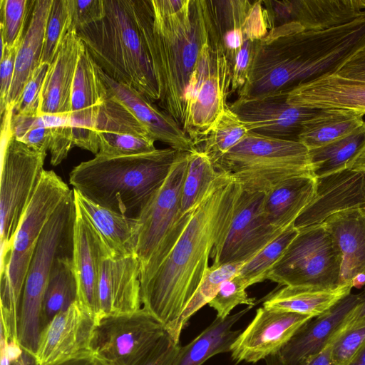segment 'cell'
<instances>
[{"label":"cell","mask_w":365,"mask_h":365,"mask_svg":"<svg viewBox=\"0 0 365 365\" xmlns=\"http://www.w3.org/2000/svg\"><path fill=\"white\" fill-rule=\"evenodd\" d=\"M240 184L220 172L192 210L177 242L150 279L141 287L143 308L180 343L181 316L208 266L212 250L225 237L242 192Z\"/></svg>","instance_id":"6da1fadb"},{"label":"cell","mask_w":365,"mask_h":365,"mask_svg":"<svg viewBox=\"0 0 365 365\" xmlns=\"http://www.w3.org/2000/svg\"><path fill=\"white\" fill-rule=\"evenodd\" d=\"M364 46L365 14L325 30H304L297 22L271 28L257 43L237 98L287 94L302 84L336 73Z\"/></svg>","instance_id":"7a4b0ae2"},{"label":"cell","mask_w":365,"mask_h":365,"mask_svg":"<svg viewBox=\"0 0 365 365\" xmlns=\"http://www.w3.org/2000/svg\"><path fill=\"white\" fill-rule=\"evenodd\" d=\"M160 90L159 105L182 127L185 94L205 36V0H133Z\"/></svg>","instance_id":"3957f363"},{"label":"cell","mask_w":365,"mask_h":365,"mask_svg":"<svg viewBox=\"0 0 365 365\" xmlns=\"http://www.w3.org/2000/svg\"><path fill=\"white\" fill-rule=\"evenodd\" d=\"M178 153L168 148L127 156L96 155L72 169L69 183L95 204L138 219L167 178Z\"/></svg>","instance_id":"277c9868"},{"label":"cell","mask_w":365,"mask_h":365,"mask_svg":"<svg viewBox=\"0 0 365 365\" xmlns=\"http://www.w3.org/2000/svg\"><path fill=\"white\" fill-rule=\"evenodd\" d=\"M99 19L76 29L79 38L109 77L128 85L152 102L160 90L136 21L133 0H103Z\"/></svg>","instance_id":"5b68a950"},{"label":"cell","mask_w":365,"mask_h":365,"mask_svg":"<svg viewBox=\"0 0 365 365\" xmlns=\"http://www.w3.org/2000/svg\"><path fill=\"white\" fill-rule=\"evenodd\" d=\"M73 189L53 170H44L16 230L7 255L1 259V332L18 341L24 285L43 228Z\"/></svg>","instance_id":"8992f818"},{"label":"cell","mask_w":365,"mask_h":365,"mask_svg":"<svg viewBox=\"0 0 365 365\" xmlns=\"http://www.w3.org/2000/svg\"><path fill=\"white\" fill-rule=\"evenodd\" d=\"M214 165L251 192H267L291 178L312 175L308 150L301 143L250 132Z\"/></svg>","instance_id":"52a82bcc"},{"label":"cell","mask_w":365,"mask_h":365,"mask_svg":"<svg viewBox=\"0 0 365 365\" xmlns=\"http://www.w3.org/2000/svg\"><path fill=\"white\" fill-rule=\"evenodd\" d=\"M74 217L73 190L43 228L27 272L17 338L19 345L34 355L41 331L43 298L53 264L58 257L72 255Z\"/></svg>","instance_id":"ba28073f"},{"label":"cell","mask_w":365,"mask_h":365,"mask_svg":"<svg viewBox=\"0 0 365 365\" xmlns=\"http://www.w3.org/2000/svg\"><path fill=\"white\" fill-rule=\"evenodd\" d=\"M188 154L178 153L167 178L138 217L136 255L140 262L141 287L156 272L189 221L191 212H181Z\"/></svg>","instance_id":"9c48e42d"},{"label":"cell","mask_w":365,"mask_h":365,"mask_svg":"<svg viewBox=\"0 0 365 365\" xmlns=\"http://www.w3.org/2000/svg\"><path fill=\"white\" fill-rule=\"evenodd\" d=\"M205 36L185 94L182 128L196 148L228 106L232 68L210 17L206 1Z\"/></svg>","instance_id":"30bf717a"},{"label":"cell","mask_w":365,"mask_h":365,"mask_svg":"<svg viewBox=\"0 0 365 365\" xmlns=\"http://www.w3.org/2000/svg\"><path fill=\"white\" fill-rule=\"evenodd\" d=\"M14 110L1 117L0 237L1 259L12 241L41 180L47 153L36 151L16 140L10 129Z\"/></svg>","instance_id":"8fae6325"},{"label":"cell","mask_w":365,"mask_h":365,"mask_svg":"<svg viewBox=\"0 0 365 365\" xmlns=\"http://www.w3.org/2000/svg\"><path fill=\"white\" fill-rule=\"evenodd\" d=\"M342 257L323 224L299 230L267 275L283 286L323 289L339 286Z\"/></svg>","instance_id":"7c38bea8"},{"label":"cell","mask_w":365,"mask_h":365,"mask_svg":"<svg viewBox=\"0 0 365 365\" xmlns=\"http://www.w3.org/2000/svg\"><path fill=\"white\" fill-rule=\"evenodd\" d=\"M143 307L134 312L96 320L90 351L104 365H138L166 333Z\"/></svg>","instance_id":"4fadbf2b"},{"label":"cell","mask_w":365,"mask_h":365,"mask_svg":"<svg viewBox=\"0 0 365 365\" xmlns=\"http://www.w3.org/2000/svg\"><path fill=\"white\" fill-rule=\"evenodd\" d=\"M264 196L265 192L242 190L227 232L212 250V265L247 262L285 230L277 229L267 221Z\"/></svg>","instance_id":"5bb4252c"},{"label":"cell","mask_w":365,"mask_h":365,"mask_svg":"<svg viewBox=\"0 0 365 365\" xmlns=\"http://www.w3.org/2000/svg\"><path fill=\"white\" fill-rule=\"evenodd\" d=\"M287 94H272L260 98H237L230 108L249 132L281 140L298 141L304 121L321 109L294 106Z\"/></svg>","instance_id":"9a60e30c"},{"label":"cell","mask_w":365,"mask_h":365,"mask_svg":"<svg viewBox=\"0 0 365 365\" xmlns=\"http://www.w3.org/2000/svg\"><path fill=\"white\" fill-rule=\"evenodd\" d=\"M312 319L308 315L259 307L254 319L233 343L230 351L232 360L236 363H256L279 354Z\"/></svg>","instance_id":"2e32d148"},{"label":"cell","mask_w":365,"mask_h":365,"mask_svg":"<svg viewBox=\"0 0 365 365\" xmlns=\"http://www.w3.org/2000/svg\"><path fill=\"white\" fill-rule=\"evenodd\" d=\"M107 96V90L96 63L84 46L78 62L73 83L70 120L73 143L93 153H98L96 132L97 120Z\"/></svg>","instance_id":"e0dca14e"},{"label":"cell","mask_w":365,"mask_h":365,"mask_svg":"<svg viewBox=\"0 0 365 365\" xmlns=\"http://www.w3.org/2000/svg\"><path fill=\"white\" fill-rule=\"evenodd\" d=\"M224 53L232 68L237 54L248 40L259 41L269 31L263 1L205 0Z\"/></svg>","instance_id":"ac0fdd59"},{"label":"cell","mask_w":365,"mask_h":365,"mask_svg":"<svg viewBox=\"0 0 365 365\" xmlns=\"http://www.w3.org/2000/svg\"><path fill=\"white\" fill-rule=\"evenodd\" d=\"M96 315L78 300L56 314L41 330L36 357L39 365H53L91 352Z\"/></svg>","instance_id":"d6986e66"},{"label":"cell","mask_w":365,"mask_h":365,"mask_svg":"<svg viewBox=\"0 0 365 365\" xmlns=\"http://www.w3.org/2000/svg\"><path fill=\"white\" fill-rule=\"evenodd\" d=\"M269 29L289 22L304 30H325L348 24L365 14V0L263 1Z\"/></svg>","instance_id":"ffe728a7"},{"label":"cell","mask_w":365,"mask_h":365,"mask_svg":"<svg viewBox=\"0 0 365 365\" xmlns=\"http://www.w3.org/2000/svg\"><path fill=\"white\" fill-rule=\"evenodd\" d=\"M72 260L77 283V300L96 317L98 284L103 260L109 251L98 232L76 201Z\"/></svg>","instance_id":"44dd1931"},{"label":"cell","mask_w":365,"mask_h":365,"mask_svg":"<svg viewBox=\"0 0 365 365\" xmlns=\"http://www.w3.org/2000/svg\"><path fill=\"white\" fill-rule=\"evenodd\" d=\"M316 179L314 197L296 219L300 230L322 224L337 212L365 207V172L346 169Z\"/></svg>","instance_id":"7402d4cb"},{"label":"cell","mask_w":365,"mask_h":365,"mask_svg":"<svg viewBox=\"0 0 365 365\" xmlns=\"http://www.w3.org/2000/svg\"><path fill=\"white\" fill-rule=\"evenodd\" d=\"M96 132L98 155H134L157 149L155 140L147 129L108 93L97 120Z\"/></svg>","instance_id":"603a6c76"},{"label":"cell","mask_w":365,"mask_h":365,"mask_svg":"<svg viewBox=\"0 0 365 365\" xmlns=\"http://www.w3.org/2000/svg\"><path fill=\"white\" fill-rule=\"evenodd\" d=\"M98 70L108 95L125 108L155 141H160L178 152H191L196 149L192 140L170 115L159 109L134 88L115 81L98 66Z\"/></svg>","instance_id":"cb8c5ba5"},{"label":"cell","mask_w":365,"mask_h":365,"mask_svg":"<svg viewBox=\"0 0 365 365\" xmlns=\"http://www.w3.org/2000/svg\"><path fill=\"white\" fill-rule=\"evenodd\" d=\"M140 267L137 255L106 257L102 264L96 320L140 309Z\"/></svg>","instance_id":"d4e9b609"},{"label":"cell","mask_w":365,"mask_h":365,"mask_svg":"<svg viewBox=\"0 0 365 365\" xmlns=\"http://www.w3.org/2000/svg\"><path fill=\"white\" fill-rule=\"evenodd\" d=\"M322 224L341 254L339 284L362 288L365 286V207L337 212Z\"/></svg>","instance_id":"484cf974"},{"label":"cell","mask_w":365,"mask_h":365,"mask_svg":"<svg viewBox=\"0 0 365 365\" xmlns=\"http://www.w3.org/2000/svg\"><path fill=\"white\" fill-rule=\"evenodd\" d=\"M358 301L359 294L350 293L325 313L308 321L280 350L281 361L284 365H299L324 349Z\"/></svg>","instance_id":"4316f807"},{"label":"cell","mask_w":365,"mask_h":365,"mask_svg":"<svg viewBox=\"0 0 365 365\" xmlns=\"http://www.w3.org/2000/svg\"><path fill=\"white\" fill-rule=\"evenodd\" d=\"M84 45L72 27L49 64L41 93L38 115L70 117L73 83Z\"/></svg>","instance_id":"83f0119b"},{"label":"cell","mask_w":365,"mask_h":365,"mask_svg":"<svg viewBox=\"0 0 365 365\" xmlns=\"http://www.w3.org/2000/svg\"><path fill=\"white\" fill-rule=\"evenodd\" d=\"M287 99L300 107L365 113V82L329 74L296 87L287 93Z\"/></svg>","instance_id":"f1b7e54d"},{"label":"cell","mask_w":365,"mask_h":365,"mask_svg":"<svg viewBox=\"0 0 365 365\" xmlns=\"http://www.w3.org/2000/svg\"><path fill=\"white\" fill-rule=\"evenodd\" d=\"M52 3L53 0L35 1L29 25L18 47L14 78L5 111L14 110L27 80L41 63L45 29Z\"/></svg>","instance_id":"f546056e"},{"label":"cell","mask_w":365,"mask_h":365,"mask_svg":"<svg viewBox=\"0 0 365 365\" xmlns=\"http://www.w3.org/2000/svg\"><path fill=\"white\" fill-rule=\"evenodd\" d=\"M73 190L76 201L98 232L109 251L110 257L136 255L138 219L101 207Z\"/></svg>","instance_id":"4dcf8cb0"},{"label":"cell","mask_w":365,"mask_h":365,"mask_svg":"<svg viewBox=\"0 0 365 365\" xmlns=\"http://www.w3.org/2000/svg\"><path fill=\"white\" fill-rule=\"evenodd\" d=\"M316 179L303 175L287 179L265 192L263 210L267 221L275 228L284 230L312 200Z\"/></svg>","instance_id":"1f68e13d"},{"label":"cell","mask_w":365,"mask_h":365,"mask_svg":"<svg viewBox=\"0 0 365 365\" xmlns=\"http://www.w3.org/2000/svg\"><path fill=\"white\" fill-rule=\"evenodd\" d=\"M351 284L323 289L302 286H284L264 302L269 309L318 317L351 293Z\"/></svg>","instance_id":"d6a6232c"},{"label":"cell","mask_w":365,"mask_h":365,"mask_svg":"<svg viewBox=\"0 0 365 365\" xmlns=\"http://www.w3.org/2000/svg\"><path fill=\"white\" fill-rule=\"evenodd\" d=\"M252 307L215 319L198 336L184 346H180L174 365H202L212 356L230 352L231 347L241 333L233 330V325Z\"/></svg>","instance_id":"836d02e7"},{"label":"cell","mask_w":365,"mask_h":365,"mask_svg":"<svg viewBox=\"0 0 365 365\" xmlns=\"http://www.w3.org/2000/svg\"><path fill=\"white\" fill-rule=\"evenodd\" d=\"M365 113L350 109H321L304 122L298 141L308 150L340 139L362 125Z\"/></svg>","instance_id":"e575fe53"},{"label":"cell","mask_w":365,"mask_h":365,"mask_svg":"<svg viewBox=\"0 0 365 365\" xmlns=\"http://www.w3.org/2000/svg\"><path fill=\"white\" fill-rule=\"evenodd\" d=\"M365 148V122L349 135L324 146L308 150L314 178L349 169L351 161Z\"/></svg>","instance_id":"d590c367"},{"label":"cell","mask_w":365,"mask_h":365,"mask_svg":"<svg viewBox=\"0 0 365 365\" xmlns=\"http://www.w3.org/2000/svg\"><path fill=\"white\" fill-rule=\"evenodd\" d=\"M77 300V283L72 255L58 257L52 267L41 314V330L58 313Z\"/></svg>","instance_id":"8d00e7d4"},{"label":"cell","mask_w":365,"mask_h":365,"mask_svg":"<svg viewBox=\"0 0 365 365\" xmlns=\"http://www.w3.org/2000/svg\"><path fill=\"white\" fill-rule=\"evenodd\" d=\"M220 171L209 157L197 148L189 152L182 189L181 212L187 215L202 201Z\"/></svg>","instance_id":"74e56055"},{"label":"cell","mask_w":365,"mask_h":365,"mask_svg":"<svg viewBox=\"0 0 365 365\" xmlns=\"http://www.w3.org/2000/svg\"><path fill=\"white\" fill-rule=\"evenodd\" d=\"M248 132L228 105L203 138L201 142L203 145L199 150L203 151L214 164L243 139Z\"/></svg>","instance_id":"f35d334b"},{"label":"cell","mask_w":365,"mask_h":365,"mask_svg":"<svg viewBox=\"0 0 365 365\" xmlns=\"http://www.w3.org/2000/svg\"><path fill=\"white\" fill-rule=\"evenodd\" d=\"M298 233L299 230L294 227V224L291 225L245 262L238 274L249 287L267 279L269 271Z\"/></svg>","instance_id":"ab89813d"},{"label":"cell","mask_w":365,"mask_h":365,"mask_svg":"<svg viewBox=\"0 0 365 365\" xmlns=\"http://www.w3.org/2000/svg\"><path fill=\"white\" fill-rule=\"evenodd\" d=\"M246 262L209 267L195 294L184 310L180 327L182 330L190 318L215 297L222 282L237 274Z\"/></svg>","instance_id":"60d3db41"},{"label":"cell","mask_w":365,"mask_h":365,"mask_svg":"<svg viewBox=\"0 0 365 365\" xmlns=\"http://www.w3.org/2000/svg\"><path fill=\"white\" fill-rule=\"evenodd\" d=\"M73 26L71 0H53L46 23L41 63L50 64Z\"/></svg>","instance_id":"b9f144b4"},{"label":"cell","mask_w":365,"mask_h":365,"mask_svg":"<svg viewBox=\"0 0 365 365\" xmlns=\"http://www.w3.org/2000/svg\"><path fill=\"white\" fill-rule=\"evenodd\" d=\"M48 118V115H26L14 111L10 123L11 134L31 148L47 153L53 137Z\"/></svg>","instance_id":"7bdbcfd3"},{"label":"cell","mask_w":365,"mask_h":365,"mask_svg":"<svg viewBox=\"0 0 365 365\" xmlns=\"http://www.w3.org/2000/svg\"><path fill=\"white\" fill-rule=\"evenodd\" d=\"M34 4L33 0H0L1 46L11 48L20 44Z\"/></svg>","instance_id":"ee69618b"},{"label":"cell","mask_w":365,"mask_h":365,"mask_svg":"<svg viewBox=\"0 0 365 365\" xmlns=\"http://www.w3.org/2000/svg\"><path fill=\"white\" fill-rule=\"evenodd\" d=\"M249 287L244 279L239 274L224 281L209 306L217 312V317L225 318L239 304L252 307L255 305V298H250L246 292Z\"/></svg>","instance_id":"f6af8a7d"},{"label":"cell","mask_w":365,"mask_h":365,"mask_svg":"<svg viewBox=\"0 0 365 365\" xmlns=\"http://www.w3.org/2000/svg\"><path fill=\"white\" fill-rule=\"evenodd\" d=\"M365 347V324L354 327L336 336L331 343V354L335 365H346Z\"/></svg>","instance_id":"bcb514c9"},{"label":"cell","mask_w":365,"mask_h":365,"mask_svg":"<svg viewBox=\"0 0 365 365\" xmlns=\"http://www.w3.org/2000/svg\"><path fill=\"white\" fill-rule=\"evenodd\" d=\"M49 64L40 63L27 80L14 113L21 115H38L41 93Z\"/></svg>","instance_id":"7dc6e473"},{"label":"cell","mask_w":365,"mask_h":365,"mask_svg":"<svg viewBox=\"0 0 365 365\" xmlns=\"http://www.w3.org/2000/svg\"><path fill=\"white\" fill-rule=\"evenodd\" d=\"M259 41H245L237 54L232 68L230 93H238L245 84Z\"/></svg>","instance_id":"c3c4849f"},{"label":"cell","mask_w":365,"mask_h":365,"mask_svg":"<svg viewBox=\"0 0 365 365\" xmlns=\"http://www.w3.org/2000/svg\"><path fill=\"white\" fill-rule=\"evenodd\" d=\"M19 46L8 48L1 46V66H0V114L4 113L7 99L12 84L16 56Z\"/></svg>","instance_id":"681fc988"},{"label":"cell","mask_w":365,"mask_h":365,"mask_svg":"<svg viewBox=\"0 0 365 365\" xmlns=\"http://www.w3.org/2000/svg\"><path fill=\"white\" fill-rule=\"evenodd\" d=\"M180 346L166 332L138 365H174Z\"/></svg>","instance_id":"f907efd6"},{"label":"cell","mask_w":365,"mask_h":365,"mask_svg":"<svg viewBox=\"0 0 365 365\" xmlns=\"http://www.w3.org/2000/svg\"><path fill=\"white\" fill-rule=\"evenodd\" d=\"M71 4L76 29L99 19L103 14V0H71Z\"/></svg>","instance_id":"816d5d0a"},{"label":"cell","mask_w":365,"mask_h":365,"mask_svg":"<svg viewBox=\"0 0 365 365\" xmlns=\"http://www.w3.org/2000/svg\"><path fill=\"white\" fill-rule=\"evenodd\" d=\"M334 73L346 79L365 82V46L348 58Z\"/></svg>","instance_id":"f5cc1de1"},{"label":"cell","mask_w":365,"mask_h":365,"mask_svg":"<svg viewBox=\"0 0 365 365\" xmlns=\"http://www.w3.org/2000/svg\"><path fill=\"white\" fill-rule=\"evenodd\" d=\"M363 324H365V288L359 294L358 303L346 316L334 337L343 331Z\"/></svg>","instance_id":"db71d44e"},{"label":"cell","mask_w":365,"mask_h":365,"mask_svg":"<svg viewBox=\"0 0 365 365\" xmlns=\"http://www.w3.org/2000/svg\"><path fill=\"white\" fill-rule=\"evenodd\" d=\"M267 365H284L278 354L265 359ZM299 365H335L331 354V344L319 353L303 360Z\"/></svg>","instance_id":"11a10c76"},{"label":"cell","mask_w":365,"mask_h":365,"mask_svg":"<svg viewBox=\"0 0 365 365\" xmlns=\"http://www.w3.org/2000/svg\"><path fill=\"white\" fill-rule=\"evenodd\" d=\"M53 365H104L91 352H85Z\"/></svg>","instance_id":"9f6ffc18"},{"label":"cell","mask_w":365,"mask_h":365,"mask_svg":"<svg viewBox=\"0 0 365 365\" xmlns=\"http://www.w3.org/2000/svg\"><path fill=\"white\" fill-rule=\"evenodd\" d=\"M23 349V348H22ZM10 365H39L36 356L23 349L21 353L14 359Z\"/></svg>","instance_id":"6f0895ef"},{"label":"cell","mask_w":365,"mask_h":365,"mask_svg":"<svg viewBox=\"0 0 365 365\" xmlns=\"http://www.w3.org/2000/svg\"><path fill=\"white\" fill-rule=\"evenodd\" d=\"M349 169L365 171V148L351 161Z\"/></svg>","instance_id":"680465c9"},{"label":"cell","mask_w":365,"mask_h":365,"mask_svg":"<svg viewBox=\"0 0 365 365\" xmlns=\"http://www.w3.org/2000/svg\"><path fill=\"white\" fill-rule=\"evenodd\" d=\"M346 365H365V347Z\"/></svg>","instance_id":"91938a15"},{"label":"cell","mask_w":365,"mask_h":365,"mask_svg":"<svg viewBox=\"0 0 365 365\" xmlns=\"http://www.w3.org/2000/svg\"><path fill=\"white\" fill-rule=\"evenodd\" d=\"M365 172V171H364Z\"/></svg>","instance_id":"94428289"}]
</instances>
